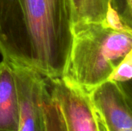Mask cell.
<instances>
[{"label": "cell", "mask_w": 132, "mask_h": 131, "mask_svg": "<svg viewBox=\"0 0 132 131\" xmlns=\"http://www.w3.org/2000/svg\"><path fill=\"white\" fill-rule=\"evenodd\" d=\"M19 114L14 73L9 63H0V131H19Z\"/></svg>", "instance_id": "cell-6"}, {"label": "cell", "mask_w": 132, "mask_h": 131, "mask_svg": "<svg viewBox=\"0 0 132 131\" xmlns=\"http://www.w3.org/2000/svg\"><path fill=\"white\" fill-rule=\"evenodd\" d=\"M102 25L105 27L114 29V30H126V29H132V28L128 27V25H125L124 22L121 21L118 12L111 6V3L108 5L105 18Z\"/></svg>", "instance_id": "cell-11"}, {"label": "cell", "mask_w": 132, "mask_h": 131, "mask_svg": "<svg viewBox=\"0 0 132 131\" xmlns=\"http://www.w3.org/2000/svg\"><path fill=\"white\" fill-rule=\"evenodd\" d=\"M11 66L17 92L19 131H45L44 103L49 93L45 77L29 68Z\"/></svg>", "instance_id": "cell-3"}, {"label": "cell", "mask_w": 132, "mask_h": 131, "mask_svg": "<svg viewBox=\"0 0 132 131\" xmlns=\"http://www.w3.org/2000/svg\"><path fill=\"white\" fill-rule=\"evenodd\" d=\"M102 131H132L131 97L123 83L108 80L89 93Z\"/></svg>", "instance_id": "cell-5"}, {"label": "cell", "mask_w": 132, "mask_h": 131, "mask_svg": "<svg viewBox=\"0 0 132 131\" xmlns=\"http://www.w3.org/2000/svg\"><path fill=\"white\" fill-rule=\"evenodd\" d=\"M73 40L70 0H0V54L10 65L62 78Z\"/></svg>", "instance_id": "cell-1"}, {"label": "cell", "mask_w": 132, "mask_h": 131, "mask_svg": "<svg viewBox=\"0 0 132 131\" xmlns=\"http://www.w3.org/2000/svg\"><path fill=\"white\" fill-rule=\"evenodd\" d=\"M73 29L89 23H102L111 0H70Z\"/></svg>", "instance_id": "cell-7"}, {"label": "cell", "mask_w": 132, "mask_h": 131, "mask_svg": "<svg viewBox=\"0 0 132 131\" xmlns=\"http://www.w3.org/2000/svg\"><path fill=\"white\" fill-rule=\"evenodd\" d=\"M132 51V29L114 30L102 23L73 29V40L63 79L89 93L107 81Z\"/></svg>", "instance_id": "cell-2"}, {"label": "cell", "mask_w": 132, "mask_h": 131, "mask_svg": "<svg viewBox=\"0 0 132 131\" xmlns=\"http://www.w3.org/2000/svg\"><path fill=\"white\" fill-rule=\"evenodd\" d=\"M58 105L67 131H100L89 94L63 78H45Z\"/></svg>", "instance_id": "cell-4"}, {"label": "cell", "mask_w": 132, "mask_h": 131, "mask_svg": "<svg viewBox=\"0 0 132 131\" xmlns=\"http://www.w3.org/2000/svg\"><path fill=\"white\" fill-rule=\"evenodd\" d=\"M44 113L45 131H67L60 110L50 90L45 100Z\"/></svg>", "instance_id": "cell-8"}, {"label": "cell", "mask_w": 132, "mask_h": 131, "mask_svg": "<svg viewBox=\"0 0 132 131\" xmlns=\"http://www.w3.org/2000/svg\"><path fill=\"white\" fill-rule=\"evenodd\" d=\"M111 5L118 12L124 24L131 28L132 0H111Z\"/></svg>", "instance_id": "cell-10"}, {"label": "cell", "mask_w": 132, "mask_h": 131, "mask_svg": "<svg viewBox=\"0 0 132 131\" xmlns=\"http://www.w3.org/2000/svg\"><path fill=\"white\" fill-rule=\"evenodd\" d=\"M132 77V51L129 52L116 66L108 80L124 83L130 81Z\"/></svg>", "instance_id": "cell-9"}]
</instances>
